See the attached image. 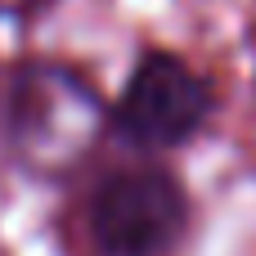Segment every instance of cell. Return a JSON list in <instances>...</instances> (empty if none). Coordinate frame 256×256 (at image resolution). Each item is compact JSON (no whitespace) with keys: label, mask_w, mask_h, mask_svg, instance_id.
<instances>
[{"label":"cell","mask_w":256,"mask_h":256,"mask_svg":"<svg viewBox=\"0 0 256 256\" xmlns=\"http://www.w3.org/2000/svg\"><path fill=\"white\" fill-rule=\"evenodd\" d=\"M0 126L4 144L27 171L68 176L90 158L104 126H112V104H104L86 72L36 58L9 76Z\"/></svg>","instance_id":"1"},{"label":"cell","mask_w":256,"mask_h":256,"mask_svg":"<svg viewBox=\"0 0 256 256\" xmlns=\"http://www.w3.org/2000/svg\"><path fill=\"white\" fill-rule=\"evenodd\" d=\"M207 117L212 81L176 50H144L112 99V130L140 153H171L189 144Z\"/></svg>","instance_id":"2"},{"label":"cell","mask_w":256,"mask_h":256,"mask_svg":"<svg viewBox=\"0 0 256 256\" xmlns=\"http://www.w3.org/2000/svg\"><path fill=\"white\" fill-rule=\"evenodd\" d=\"M86 225L104 256H166L189 225V194L166 166H122L94 184Z\"/></svg>","instance_id":"3"},{"label":"cell","mask_w":256,"mask_h":256,"mask_svg":"<svg viewBox=\"0 0 256 256\" xmlns=\"http://www.w3.org/2000/svg\"><path fill=\"white\" fill-rule=\"evenodd\" d=\"M54 0H0V18H36Z\"/></svg>","instance_id":"4"}]
</instances>
